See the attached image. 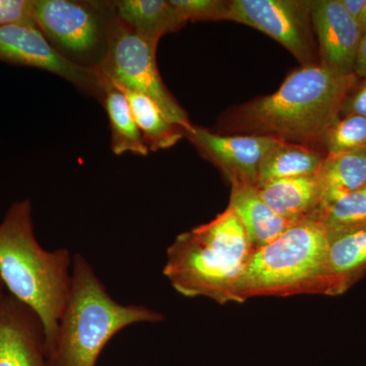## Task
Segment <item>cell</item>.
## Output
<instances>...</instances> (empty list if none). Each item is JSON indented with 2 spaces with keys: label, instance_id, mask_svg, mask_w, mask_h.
Segmentation results:
<instances>
[{
  "label": "cell",
  "instance_id": "1",
  "mask_svg": "<svg viewBox=\"0 0 366 366\" xmlns=\"http://www.w3.org/2000/svg\"><path fill=\"white\" fill-rule=\"evenodd\" d=\"M69 250H46L34 232L30 199L14 202L0 223V278L9 295L39 317L49 348L71 285Z\"/></svg>",
  "mask_w": 366,
  "mask_h": 366
},
{
  "label": "cell",
  "instance_id": "2",
  "mask_svg": "<svg viewBox=\"0 0 366 366\" xmlns=\"http://www.w3.org/2000/svg\"><path fill=\"white\" fill-rule=\"evenodd\" d=\"M358 79L355 74H337L320 64L300 66L274 93L243 106L238 120L244 129L285 143L322 144Z\"/></svg>",
  "mask_w": 366,
  "mask_h": 366
},
{
  "label": "cell",
  "instance_id": "3",
  "mask_svg": "<svg viewBox=\"0 0 366 366\" xmlns=\"http://www.w3.org/2000/svg\"><path fill=\"white\" fill-rule=\"evenodd\" d=\"M252 252L242 223L228 207L209 222L175 238L163 274L185 297L242 303L240 286Z\"/></svg>",
  "mask_w": 366,
  "mask_h": 366
},
{
  "label": "cell",
  "instance_id": "4",
  "mask_svg": "<svg viewBox=\"0 0 366 366\" xmlns=\"http://www.w3.org/2000/svg\"><path fill=\"white\" fill-rule=\"evenodd\" d=\"M163 320L162 314L144 305L113 300L89 262L76 254L69 298L47 349L50 366H96L108 342L125 327Z\"/></svg>",
  "mask_w": 366,
  "mask_h": 366
},
{
  "label": "cell",
  "instance_id": "5",
  "mask_svg": "<svg viewBox=\"0 0 366 366\" xmlns=\"http://www.w3.org/2000/svg\"><path fill=\"white\" fill-rule=\"evenodd\" d=\"M327 243L326 227L305 219L254 250L240 286L242 303L259 296L329 295Z\"/></svg>",
  "mask_w": 366,
  "mask_h": 366
},
{
  "label": "cell",
  "instance_id": "6",
  "mask_svg": "<svg viewBox=\"0 0 366 366\" xmlns=\"http://www.w3.org/2000/svg\"><path fill=\"white\" fill-rule=\"evenodd\" d=\"M34 19L62 57L92 69L102 66L118 25L108 0H34Z\"/></svg>",
  "mask_w": 366,
  "mask_h": 366
},
{
  "label": "cell",
  "instance_id": "7",
  "mask_svg": "<svg viewBox=\"0 0 366 366\" xmlns=\"http://www.w3.org/2000/svg\"><path fill=\"white\" fill-rule=\"evenodd\" d=\"M157 47L118 20L109 49L98 71L103 79L122 90L152 99L171 122L189 131L192 124L187 112L161 78L156 59Z\"/></svg>",
  "mask_w": 366,
  "mask_h": 366
},
{
  "label": "cell",
  "instance_id": "8",
  "mask_svg": "<svg viewBox=\"0 0 366 366\" xmlns=\"http://www.w3.org/2000/svg\"><path fill=\"white\" fill-rule=\"evenodd\" d=\"M227 21L267 34L284 46L301 66L317 64L312 35V1L232 0Z\"/></svg>",
  "mask_w": 366,
  "mask_h": 366
},
{
  "label": "cell",
  "instance_id": "9",
  "mask_svg": "<svg viewBox=\"0 0 366 366\" xmlns=\"http://www.w3.org/2000/svg\"><path fill=\"white\" fill-rule=\"evenodd\" d=\"M0 62L51 72L99 102L104 98V79L98 69L76 66L62 57L36 26H0Z\"/></svg>",
  "mask_w": 366,
  "mask_h": 366
},
{
  "label": "cell",
  "instance_id": "10",
  "mask_svg": "<svg viewBox=\"0 0 366 366\" xmlns=\"http://www.w3.org/2000/svg\"><path fill=\"white\" fill-rule=\"evenodd\" d=\"M185 137L199 153L215 164L233 184L257 187L259 168L268 152L280 139L266 134L224 136L192 124Z\"/></svg>",
  "mask_w": 366,
  "mask_h": 366
},
{
  "label": "cell",
  "instance_id": "11",
  "mask_svg": "<svg viewBox=\"0 0 366 366\" xmlns=\"http://www.w3.org/2000/svg\"><path fill=\"white\" fill-rule=\"evenodd\" d=\"M312 23L319 43V64L337 74H354L362 35L340 0L312 1Z\"/></svg>",
  "mask_w": 366,
  "mask_h": 366
},
{
  "label": "cell",
  "instance_id": "12",
  "mask_svg": "<svg viewBox=\"0 0 366 366\" xmlns=\"http://www.w3.org/2000/svg\"><path fill=\"white\" fill-rule=\"evenodd\" d=\"M0 366H50L39 317L6 293L0 300Z\"/></svg>",
  "mask_w": 366,
  "mask_h": 366
},
{
  "label": "cell",
  "instance_id": "13",
  "mask_svg": "<svg viewBox=\"0 0 366 366\" xmlns=\"http://www.w3.org/2000/svg\"><path fill=\"white\" fill-rule=\"evenodd\" d=\"M329 296L343 295L366 274V225L327 233Z\"/></svg>",
  "mask_w": 366,
  "mask_h": 366
},
{
  "label": "cell",
  "instance_id": "14",
  "mask_svg": "<svg viewBox=\"0 0 366 366\" xmlns=\"http://www.w3.org/2000/svg\"><path fill=\"white\" fill-rule=\"evenodd\" d=\"M228 207L242 223L252 252L269 244L296 223L278 215L269 207L255 185H231Z\"/></svg>",
  "mask_w": 366,
  "mask_h": 366
},
{
  "label": "cell",
  "instance_id": "15",
  "mask_svg": "<svg viewBox=\"0 0 366 366\" xmlns=\"http://www.w3.org/2000/svg\"><path fill=\"white\" fill-rule=\"evenodd\" d=\"M257 189L269 207L292 222L312 219L322 201L317 174L273 180L259 185Z\"/></svg>",
  "mask_w": 366,
  "mask_h": 366
},
{
  "label": "cell",
  "instance_id": "16",
  "mask_svg": "<svg viewBox=\"0 0 366 366\" xmlns=\"http://www.w3.org/2000/svg\"><path fill=\"white\" fill-rule=\"evenodd\" d=\"M115 2L118 20L156 46L166 34L177 32L187 24L170 0H118Z\"/></svg>",
  "mask_w": 366,
  "mask_h": 366
},
{
  "label": "cell",
  "instance_id": "17",
  "mask_svg": "<svg viewBox=\"0 0 366 366\" xmlns=\"http://www.w3.org/2000/svg\"><path fill=\"white\" fill-rule=\"evenodd\" d=\"M317 177L322 197L320 211L366 184V149L326 155Z\"/></svg>",
  "mask_w": 366,
  "mask_h": 366
},
{
  "label": "cell",
  "instance_id": "18",
  "mask_svg": "<svg viewBox=\"0 0 366 366\" xmlns=\"http://www.w3.org/2000/svg\"><path fill=\"white\" fill-rule=\"evenodd\" d=\"M102 103L109 119L113 153L118 156L125 153L148 155L150 150L134 120L124 91L112 81L104 79V98Z\"/></svg>",
  "mask_w": 366,
  "mask_h": 366
},
{
  "label": "cell",
  "instance_id": "19",
  "mask_svg": "<svg viewBox=\"0 0 366 366\" xmlns=\"http://www.w3.org/2000/svg\"><path fill=\"white\" fill-rule=\"evenodd\" d=\"M326 155L305 144L279 142L262 160L257 187L273 180L312 177Z\"/></svg>",
  "mask_w": 366,
  "mask_h": 366
},
{
  "label": "cell",
  "instance_id": "20",
  "mask_svg": "<svg viewBox=\"0 0 366 366\" xmlns=\"http://www.w3.org/2000/svg\"><path fill=\"white\" fill-rule=\"evenodd\" d=\"M124 91L149 150L169 149L185 137L184 129L171 122L152 99L136 92Z\"/></svg>",
  "mask_w": 366,
  "mask_h": 366
},
{
  "label": "cell",
  "instance_id": "21",
  "mask_svg": "<svg viewBox=\"0 0 366 366\" xmlns=\"http://www.w3.org/2000/svg\"><path fill=\"white\" fill-rule=\"evenodd\" d=\"M312 219L322 223L327 233L366 225V184L320 209Z\"/></svg>",
  "mask_w": 366,
  "mask_h": 366
},
{
  "label": "cell",
  "instance_id": "22",
  "mask_svg": "<svg viewBox=\"0 0 366 366\" xmlns=\"http://www.w3.org/2000/svg\"><path fill=\"white\" fill-rule=\"evenodd\" d=\"M327 155L366 149V117L360 115L340 117L322 137Z\"/></svg>",
  "mask_w": 366,
  "mask_h": 366
},
{
  "label": "cell",
  "instance_id": "23",
  "mask_svg": "<svg viewBox=\"0 0 366 366\" xmlns=\"http://www.w3.org/2000/svg\"><path fill=\"white\" fill-rule=\"evenodd\" d=\"M189 21H227L230 1L226 0H170Z\"/></svg>",
  "mask_w": 366,
  "mask_h": 366
},
{
  "label": "cell",
  "instance_id": "24",
  "mask_svg": "<svg viewBox=\"0 0 366 366\" xmlns=\"http://www.w3.org/2000/svg\"><path fill=\"white\" fill-rule=\"evenodd\" d=\"M36 26L34 0H0V26Z\"/></svg>",
  "mask_w": 366,
  "mask_h": 366
},
{
  "label": "cell",
  "instance_id": "25",
  "mask_svg": "<svg viewBox=\"0 0 366 366\" xmlns=\"http://www.w3.org/2000/svg\"><path fill=\"white\" fill-rule=\"evenodd\" d=\"M351 114L366 117V78L358 79L342 105L341 117Z\"/></svg>",
  "mask_w": 366,
  "mask_h": 366
},
{
  "label": "cell",
  "instance_id": "26",
  "mask_svg": "<svg viewBox=\"0 0 366 366\" xmlns=\"http://www.w3.org/2000/svg\"><path fill=\"white\" fill-rule=\"evenodd\" d=\"M347 13L356 21H360L366 7V0H340Z\"/></svg>",
  "mask_w": 366,
  "mask_h": 366
},
{
  "label": "cell",
  "instance_id": "27",
  "mask_svg": "<svg viewBox=\"0 0 366 366\" xmlns=\"http://www.w3.org/2000/svg\"><path fill=\"white\" fill-rule=\"evenodd\" d=\"M354 74L358 79L366 78V36L361 39Z\"/></svg>",
  "mask_w": 366,
  "mask_h": 366
},
{
  "label": "cell",
  "instance_id": "28",
  "mask_svg": "<svg viewBox=\"0 0 366 366\" xmlns=\"http://www.w3.org/2000/svg\"><path fill=\"white\" fill-rule=\"evenodd\" d=\"M358 25H360L361 35H362V37H365L366 36V7L360 21H358Z\"/></svg>",
  "mask_w": 366,
  "mask_h": 366
},
{
  "label": "cell",
  "instance_id": "29",
  "mask_svg": "<svg viewBox=\"0 0 366 366\" xmlns=\"http://www.w3.org/2000/svg\"><path fill=\"white\" fill-rule=\"evenodd\" d=\"M4 295V283H2L1 278H0V300H1L2 296Z\"/></svg>",
  "mask_w": 366,
  "mask_h": 366
}]
</instances>
